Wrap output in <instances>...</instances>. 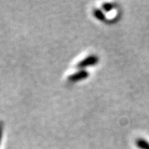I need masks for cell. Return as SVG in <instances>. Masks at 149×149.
Segmentation results:
<instances>
[{
	"label": "cell",
	"instance_id": "obj_5",
	"mask_svg": "<svg viewBox=\"0 0 149 149\" xmlns=\"http://www.w3.org/2000/svg\"><path fill=\"white\" fill-rule=\"evenodd\" d=\"M114 8V4L113 3H106L103 5V9L105 11V12H109L111 11L113 8Z\"/></svg>",
	"mask_w": 149,
	"mask_h": 149
},
{
	"label": "cell",
	"instance_id": "obj_2",
	"mask_svg": "<svg viewBox=\"0 0 149 149\" xmlns=\"http://www.w3.org/2000/svg\"><path fill=\"white\" fill-rule=\"evenodd\" d=\"M88 76H89L88 71H86L85 70H81L76 72V73H74V74H71L69 78H68V80L70 82H76V81L85 80V78H87Z\"/></svg>",
	"mask_w": 149,
	"mask_h": 149
},
{
	"label": "cell",
	"instance_id": "obj_4",
	"mask_svg": "<svg viewBox=\"0 0 149 149\" xmlns=\"http://www.w3.org/2000/svg\"><path fill=\"white\" fill-rule=\"evenodd\" d=\"M93 13H94V16L96 18H98L99 20H100V21H105L106 20L104 14L100 9H95Z\"/></svg>",
	"mask_w": 149,
	"mask_h": 149
},
{
	"label": "cell",
	"instance_id": "obj_3",
	"mask_svg": "<svg viewBox=\"0 0 149 149\" xmlns=\"http://www.w3.org/2000/svg\"><path fill=\"white\" fill-rule=\"evenodd\" d=\"M136 145L139 149H149V143L143 139H139L136 141Z\"/></svg>",
	"mask_w": 149,
	"mask_h": 149
},
{
	"label": "cell",
	"instance_id": "obj_1",
	"mask_svg": "<svg viewBox=\"0 0 149 149\" xmlns=\"http://www.w3.org/2000/svg\"><path fill=\"white\" fill-rule=\"evenodd\" d=\"M98 61H99L98 56H93V55L92 56H87L84 60H82L81 61H80L77 64V67L78 68H85V67H87V66H91V65L97 64Z\"/></svg>",
	"mask_w": 149,
	"mask_h": 149
}]
</instances>
